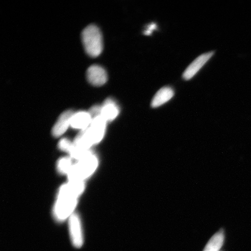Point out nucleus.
I'll list each match as a JSON object with an SVG mask.
<instances>
[{
  "label": "nucleus",
  "instance_id": "f257e3e1",
  "mask_svg": "<svg viewBox=\"0 0 251 251\" xmlns=\"http://www.w3.org/2000/svg\"><path fill=\"white\" fill-rule=\"evenodd\" d=\"M84 189V181L70 182L60 188L54 209V216L59 221L71 216L77 204L78 196Z\"/></svg>",
  "mask_w": 251,
  "mask_h": 251
},
{
  "label": "nucleus",
  "instance_id": "f03ea898",
  "mask_svg": "<svg viewBox=\"0 0 251 251\" xmlns=\"http://www.w3.org/2000/svg\"><path fill=\"white\" fill-rule=\"evenodd\" d=\"M81 39L87 54L97 57L103 50L102 36L99 28L94 25L87 26L81 33Z\"/></svg>",
  "mask_w": 251,
  "mask_h": 251
},
{
  "label": "nucleus",
  "instance_id": "7ed1b4c3",
  "mask_svg": "<svg viewBox=\"0 0 251 251\" xmlns=\"http://www.w3.org/2000/svg\"><path fill=\"white\" fill-rule=\"evenodd\" d=\"M98 163V159L93 154V153L86 158L80 160L77 164L72 166L71 171L68 173L69 181L70 182L84 181L96 171Z\"/></svg>",
  "mask_w": 251,
  "mask_h": 251
},
{
  "label": "nucleus",
  "instance_id": "20e7f679",
  "mask_svg": "<svg viewBox=\"0 0 251 251\" xmlns=\"http://www.w3.org/2000/svg\"><path fill=\"white\" fill-rule=\"evenodd\" d=\"M70 231L72 243L74 246L80 248L83 246V237L79 217L73 213L70 218Z\"/></svg>",
  "mask_w": 251,
  "mask_h": 251
},
{
  "label": "nucleus",
  "instance_id": "39448f33",
  "mask_svg": "<svg viewBox=\"0 0 251 251\" xmlns=\"http://www.w3.org/2000/svg\"><path fill=\"white\" fill-rule=\"evenodd\" d=\"M87 78L92 85L101 86L108 80V75L102 67L99 65H92L87 71Z\"/></svg>",
  "mask_w": 251,
  "mask_h": 251
},
{
  "label": "nucleus",
  "instance_id": "423d86ee",
  "mask_svg": "<svg viewBox=\"0 0 251 251\" xmlns=\"http://www.w3.org/2000/svg\"><path fill=\"white\" fill-rule=\"evenodd\" d=\"M214 53L213 51L207 52L197 58L184 71L183 75L184 79L188 80L195 76L198 72L211 59Z\"/></svg>",
  "mask_w": 251,
  "mask_h": 251
},
{
  "label": "nucleus",
  "instance_id": "0eeeda50",
  "mask_svg": "<svg viewBox=\"0 0 251 251\" xmlns=\"http://www.w3.org/2000/svg\"><path fill=\"white\" fill-rule=\"evenodd\" d=\"M74 112L72 110H68L62 113L53 127L52 133L53 136L58 137L62 136L68 128L71 126V119Z\"/></svg>",
  "mask_w": 251,
  "mask_h": 251
},
{
  "label": "nucleus",
  "instance_id": "6e6552de",
  "mask_svg": "<svg viewBox=\"0 0 251 251\" xmlns=\"http://www.w3.org/2000/svg\"><path fill=\"white\" fill-rule=\"evenodd\" d=\"M92 121V118L89 112H74L71 119V126L76 129L83 130L89 127Z\"/></svg>",
  "mask_w": 251,
  "mask_h": 251
},
{
  "label": "nucleus",
  "instance_id": "1a4fd4ad",
  "mask_svg": "<svg viewBox=\"0 0 251 251\" xmlns=\"http://www.w3.org/2000/svg\"><path fill=\"white\" fill-rule=\"evenodd\" d=\"M119 112V106L112 99H106L101 105V116L107 122L114 121Z\"/></svg>",
  "mask_w": 251,
  "mask_h": 251
},
{
  "label": "nucleus",
  "instance_id": "9d476101",
  "mask_svg": "<svg viewBox=\"0 0 251 251\" xmlns=\"http://www.w3.org/2000/svg\"><path fill=\"white\" fill-rule=\"evenodd\" d=\"M175 95L174 90L170 87L161 88L153 97L151 101V107L157 108L164 105L171 100Z\"/></svg>",
  "mask_w": 251,
  "mask_h": 251
},
{
  "label": "nucleus",
  "instance_id": "9b49d317",
  "mask_svg": "<svg viewBox=\"0 0 251 251\" xmlns=\"http://www.w3.org/2000/svg\"><path fill=\"white\" fill-rule=\"evenodd\" d=\"M224 233L218 232L211 238L203 251H219L224 244Z\"/></svg>",
  "mask_w": 251,
  "mask_h": 251
},
{
  "label": "nucleus",
  "instance_id": "f8f14e48",
  "mask_svg": "<svg viewBox=\"0 0 251 251\" xmlns=\"http://www.w3.org/2000/svg\"><path fill=\"white\" fill-rule=\"evenodd\" d=\"M72 166L73 165L72 164V161L70 158H61L59 160L57 164L58 170L62 174H68Z\"/></svg>",
  "mask_w": 251,
  "mask_h": 251
},
{
  "label": "nucleus",
  "instance_id": "ddd939ff",
  "mask_svg": "<svg viewBox=\"0 0 251 251\" xmlns=\"http://www.w3.org/2000/svg\"><path fill=\"white\" fill-rule=\"evenodd\" d=\"M73 145L74 143H72L70 140L65 139L59 141L58 144L59 149L68 153L70 152Z\"/></svg>",
  "mask_w": 251,
  "mask_h": 251
},
{
  "label": "nucleus",
  "instance_id": "4468645a",
  "mask_svg": "<svg viewBox=\"0 0 251 251\" xmlns=\"http://www.w3.org/2000/svg\"><path fill=\"white\" fill-rule=\"evenodd\" d=\"M92 119L101 115V105H96L92 106L89 111Z\"/></svg>",
  "mask_w": 251,
  "mask_h": 251
},
{
  "label": "nucleus",
  "instance_id": "2eb2a0df",
  "mask_svg": "<svg viewBox=\"0 0 251 251\" xmlns=\"http://www.w3.org/2000/svg\"><path fill=\"white\" fill-rule=\"evenodd\" d=\"M156 27V25L155 24L150 25L148 27V29L144 32V34H145L146 35H150L152 33V30L155 29Z\"/></svg>",
  "mask_w": 251,
  "mask_h": 251
}]
</instances>
